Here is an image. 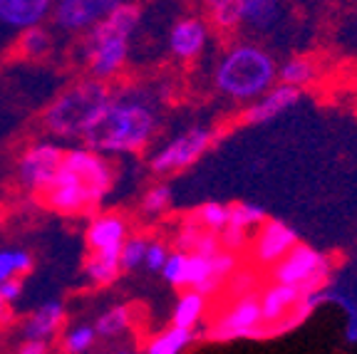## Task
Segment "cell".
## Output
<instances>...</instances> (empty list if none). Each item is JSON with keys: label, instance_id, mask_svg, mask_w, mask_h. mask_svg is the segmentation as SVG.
I'll list each match as a JSON object with an SVG mask.
<instances>
[{"label": "cell", "instance_id": "1", "mask_svg": "<svg viewBox=\"0 0 357 354\" xmlns=\"http://www.w3.org/2000/svg\"><path fill=\"white\" fill-rule=\"evenodd\" d=\"M114 183V169L105 154L89 149H70L62 156L55 178L45 188L43 201L62 216H84L105 201Z\"/></svg>", "mask_w": 357, "mask_h": 354}, {"label": "cell", "instance_id": "2", "mask_svg": "<svg viewBox=\"0 0 357 354\" xmlns=\"http://www.w3.org/2000/svg\"><path fill=\"white\" fill-rule=\"evenodd\" d=\"M159 119L144 97L137 94H114L95 122V127L84 134V146L100 151L105 156L112 154H134L142 151L156 134Z\"/></svg>", "mask_w": 357, "mask_h": 354}, {"label": "cell", "instance_id": "3", "mask_svg": "<svg viewBox=\"0 0 357 354\" xmlns=\"http://www.w3.org/2000/svg\"><path fill=\"white\" fill-rule=\"evenodd\" d=\"M139 8L122 0L109 15L87 30L84 62L92 77L107 82L122 72L129 57V45L139 28Z\"/></svg>", "mask_w": 357, "mask_h": 354}, {"label": "cell", "instance_id": "4", "mask_svg": "<svg viewBox=\"0 0 357 354\" xmlns=\"http://www.w3.org/2000/svg\"><path fill=\"white\" fill-rule=\"evenodd\" d=\"M112 100V89L102 79H82L67 87L47 105L43 114L45 129L60 139H82L102 116Z\"/></svg>", "mask_w": 357, "mask_h": 354}, {"label": "cell", "instance_id": "5", "mask_svg": "<svg viewBox=\"0 0 357 354\" xmlns=\"http://www.w3.org/2000/svg\"><path fill=\"white\" fill-rule=\"evenodd\" d=\"M275 79L273 57L256 45H238L223 55L216 67V87L231 100L261 97Z\"/></svg>", "mask_w": 357, "mask_h": 354}, {"label": "cell", "instance_id": "6", "mask_svg": "<svg viewBox=\"0 0 357 354\" xmlns=\"http://www.w3.org/2000/svg\"><path fill=\"white\" fill-rule=\"evenodd\" d=\"M273 266H275L273 280L293 285L301 293L323 288V282L328 280V270H330V261L323 253L312 250L310 245H298V243L278 263H273Z\"/></svg>", "mask_w": 357, "mask_h": 354}, {"label": "cell", "instance_id": "7", "mask_svg": "<svg viewBox=\"0 0 357 354\" xmlns=\"http://www.w3.org/2000/svg\"><path fill=\"white\" fill-rule=\"evenodd\" d=\"M206 337L213 342H231V339L266 337V322H263L261 302L256 295H238L229 310L213 320L206 330Z\"/></svg>", "mask_w": 357, "mask_h": 354}, {"label": "cell", "instance_id": "8", "mask_svg": "<svg viewBox=\"0 0 357 354\" xmlns=\"http://www.w3.org/2000/svg\"><path fill=\"white\" fill-rule=\"evenodd\" d=\"M65 151L52 141H38L30 149L22 151L17 161V181L33 196H43L45 188L50 186L57 169L62 164Z\"/></svg>", "mask_w": 357, "mask_h": 354}, {"label": "cell", "instance_id": "9", "mask_svg": "<svg viewBox=\"0 0 357 354\" xmlns=\"http://www.w3.org/2000/svg\"><path fill=\"white\" fill-rule=\"evenodd\" d=\"M213 134L208 129H189V132L178 134L169 141L167 146L156 151L151 156L149 167L154 174H172V171H181V169L191 167L194 161L201 159V154L211 146Z\"/></svg>", "mask_w": 357, "mask_h": 354}, {"label": "cell", "instance_id": "10", "mask_svg": "<svg viewBox=\"0 0 357 354\" xmlns=\"http://www.w3.org/2000/svg\"><path fill=\"white\" fill-rule=\"evenodd\" d=\"M236 270V255L234 250H216L211 255L189 253V266H186V288H194L199 293L208 295L218 293L221 285Z\"/></svg>", "mask_w": 357, "mask_h": 354}, {"label": "cell", "instance_id": "11", "mask_svg": "<svg viewBox=\"0 0 357 354\" xmlns=\"http://www.w3.org/2000/svg\"><path fill=\"white\" fill-rule=\"evenodd\" d=\"M122 0H55L52 20L67 33H87L92 25L109 15Z\"/></svg>", "mask_w": 357, "mask_h": 354}, {"label": "cell", "instance_id": "12", "mask_svg": "<svg viewBox=\"0 0 357 354\" xmlns=\"http://www.w3.org/2000/svg\"><path fill=\"white\" fill-rule=\"evenodd\" d=\"M296 243L298 236L293 228L285 226L283 221H268L261 223V231H258L256 243H253V253H256V261L261 266H273Z\"/></svg>", "mask_w": 357, "mask_h": 354}, {"label": "cell", "instance_id": "13", "mask_svg": "<svg viewBox=\"0 0 357 354\" xmlns=\"http://www.w3.org/2000/svg\"><path fill=\"white\" fill-rule=\"evenodd\" d=\"M55 0H0V25L8 30H25L40 25L52 13Z\"/></svg>", "mask_w": 357, "mask_h": 354}, {"label": "cell", "instance_id": "14", "mask_svg": "<svg viewBox=\"0 0 357 354\" xmlns=\"http://www.w3.org/2000/svg\"><path fill=\"white\" fill-rule=\"evenodd\" d=\"M67 322V310L60 300H50V302L40 305L38 310L25 320L22 327V337L25 339H40V342L50 344L52 339L60 334V330Z\"/></svg>", "mask_w": 357, "mask_h": 354}, {"label": "cell", "instance_id": "15", "mask_svg": "<svg viewBox=\"0 0 357 354\" xmlns=\"http://www.w3.org/2000/svg\"><path fill=\"white\" fill-rule=\"evenodd\" d=\"M206 38H208V30L204 25V20H199V17H184L169 33V50L178 60H194L204 50Z\"/></svg>", "mask_w": 357, "mask_h": 354}, {"label": "cell", "instance_id": "16", "mask_svg": "<svg viewBox=\"0 0 357 354\" xmlns=\"http://www.w3.org/2000/svg\"><path fill=\"white\" fill-rule=\"evenodd\" d=\"M127 236V221L119 213H100L87 226L89 250H119Z\"/></svg>", "mask_w": 357, "mask_h": 354}, {"label": "cell", "instance_id": "17", "mask_svg": "<svg viewBox=\"0 0 357 354\" xmlns=\"http://www.w3.org/2000/svg\"><path fill=\"white\" fill-rule=\"evenodd\" d=\"M298 100H301V92H298V87H290V84H280V87L271 89V92L266 89V97L258 100L256 105L248 107L243 119H245V124L271 122V119H275L278 114H283L285 109H290Z\"/></svg>", "mask_w": 357, "mask_h": 354}, {"label": "cell", "instance_id": "18", "mask_svg": "<svg viewBox=\"0 0 357 354\" xmlns=\"http://www.w3.org/2000/svg\"><path fill=\"white\" fill-rule=\"evenodd\" d=\"M301 298V290L285 282H275L263 293V298H258L263 312V322L266 325H278L275 332H280V322L285 320V315L290 312V307L296 305V300Z\"/></svg>", "mask_w": 357, "mask_h": 354}, {"label": "cell", "instance_id": "19", "mask_svg": "<svg viewBox=\"0 0 357 354\" xmlns=\"http://www.w3.org/2000/svg\"><path fill=\"white\" fill-rule=\"evenodd\" d=\"M122 266H119V250H92L84 263V275L89 277L92 285L105 288L117 280Z\"/></svg>", "mask_w": 357, "mask_h": 354}, {"label": "cell", "instance_id": "20", "mask_svg": "<svg viewBox=\"0 0 357 354\" xmlns=\"http://www.w3.org/2000/svg\"><path fill=\"white\" fill-rule=\"evenodd\" d=\"M194 339H196L194 327H181L172 322V327H167L164 332L154 334V337L146 342L144 352L146 354H178V352H184V349H189Z\"/></svg>", "mask_w": 357, "mask_h": 354}, {"label": "cell", "instance_id": "21", "mask_svg": "<svg viewBox=\"0 0 357 354\" xmlns=\"http://www.w3.org/2000/svg\"><path fill=\"white\" fill-rule=\"evenodd\" d=\"M204 312H206V295L189 288L178 295L176 305H174V312H172V322L174 325L194 327L196 330V325L201 322Z\"/></svg>", "mask_w": 357, "mask_h": 354}, {"label": "cell", "instance_id": "22", "mask_svg": "<svg viewBox=\"0 0 357 354\" xmlns=\"http://www.w3.org/2000/svg\"><path fill=\"white\" fill-rule=\"evenodd\" d=\"M278 0H241V22L253 30H268L278 20Z\"/></svg>", "mask_w": 357, "mask_h": 354}, {"label": "cell", "instance_id": "23", "mask_svg": "<svg viewBox=\"0 0 357 354\" xmlns=\"http://www.w3.org/2000/svg\"><path fill=\"white\" fill-rule=\"evenodd\" d=\"M132 325V307L127 305H114L109 310H105L95 322V330H97V337H105V339H114L119 334H124Z\"/></svg>", "mask_w": 357, "mask_h": 354}, {"label": "cell", "instance_id": "24", "mask_svg": "<svg viewBox=\"0 0 357 354\" xmlns=\"http://www.w3.org/2000/svg\"><path fill=\"white\" fill-rule=\"evenodd\" d=\"M52 47V35L50 30L43 28V22L40 25H33V28H25L20 30V38H17V50L22 52L25 57H45L50 52Z\"/></svg>", "mask_w": 357, "mask_h": 354}, {"label": "cell", "instance_id": "25", "mask_svg": "<svg viewBox=\"0 0 357 354\" xmlns=\"http://www.w3.org/2000/svg\"><path fill=\"white\" fill-rule=\"evenodd\" d=\"M95 325H75L60 334V349L67 354H84L97 344Z\"/></svg>", "mask_w": 357, "mask_h": 354}, {"label": "cell", "instance_id": "26", "mask_svg": "<svg viewBox=\"0 0 357 354\" xmlns=\"http://www.w3.org/2000/svg\"><path fill=\"white\" fill-rule=\"evenodd\" d=\"M33 270V255L28 250L6 248L0 250V282L8 277H22Z\"/></svg>", "mask_w": 357, "mask_h": 354}, {"label": "cell", "instance_id": "27", "mask_svg": "<svg viewBox=\"0 0 357 354\" xmlns=\"http://www.w3.org/2000/svg\"><path fill=\"white\" fill-rule=\"evenodd\" d=\"M206 10L223 30L236 28L241 22V0H206Z\"/></svg>", "mask_w": 357, "mask_h": 354}, {"label": "cell", "instance_id": "28", "mask_svg": "<svg viewBox=\"0 0 357 354\" xmlns=\"http://www.w3.org/2000/svg\"><path fill=\"white\" fill-rule=\"evenodd\" d=\"M186 266H189V253L181 248H176L174 253L167 255V261L162 266L164 280L172 285V288H186Z\"/></svg>", "mask_w": 357, "mask_h": 354}, {"label": "cell", "instance_id": "29", "mask_svg": "<svg viewBox=\"0 0 357 354\" xmlns=\"http://www.w3.org/2000/svg\"><path fill=\"white\" fill-rule=\"evenodd\" d=\"M312 75H315L312 62L305 60V57H293V60H288L280 67V79H283V84H290V87H303V84L310 82Z\"/></svg>", "mask_w": 357, "mask_h": 354}, {"label": "cell", "instance_id": "30", "mask_svg": "<svg viewBox=\"0 0 357 354\" xmlns=\"http://www.w3.org/2000/svg\"><path fill=\"white\" fill-rule=\"evenodd\" d=\"M146 243L142 236H127L119 248V266L122 270H137V268L144 263V250H146Z\"/></svg>", "mask_w": 357, "mask_h": 354}, {"label": "cell", "instance_id": "31", "mask_svg": "<svg viewBox=\"0 0 357 354\" xmlns=\"http://www.w3.org/2000/svg\"><path fill=\"white\" fill-rule=\"evenodd\" d=\"M266 221V210L256 203H236L234 208H229V223L241 228H253V226H261Z\"/></svg>", "mask_w": 357, "mask_h": 354}, {"label": "cell", "instance_id": "32", "mask_svg": "<svg viewBox=\"0 0 357 354\" xmlns=\"http://www.w3.org/2000/svg\"><path fill=\"white\" fill-rule=\"evenodd\" d=\"M194 221H199L201 226L208 228V231L221 233L223 228H226V223H229V208L223 203H206L196 210Z\"/></svg>", "mask_w": 357, "mask_h": 354}, {"label": "cell", "instance_id": "33", "mask_svg": "<svg viewBox=\"0 0 357 354\" xmlns=\"http://www.w3.org/2000/svg\"><path fill=\"white\" fill-rule=\"evenodd\" d=\"M169 206H172V188H169L167 183H159V186L146 191L142 208H144V213H149V216H162L164 210H169Z\"/></svg>", "mask_w": 357, "mask_h": 354}, {"label": "cell", "instance_id": "34", "mask_svg": "<svg viewBox=\"0 0 357 354\" xmlns=\"http://www.w3.org/2000/svg\"><path fill=\"white\" fill-rule=\"evenodd\" d=\"M218 238H221V245L226 250H238L248 243V233H245V228L234 226V223H226V228L218 233Z\"/></svg>", "mask_w": 357, "mask_h": 354}, {"label": "cell", "instance_id": "35", "mask_svg": "<svg viewBox=\"0 0 357 354\" xmlns=\"http://www.w3.org/2000/svg\"><path fill=\"white\" fill-rule=\"evenodd\" d=\"M167 255H169V250H167V245H162V243H146V250H144V263L142 266H146L149 270H162V266H164V261H167Z\"/></svg>", "mask_w": 357, "mask_h": 354}, {"label": "cell", "instance_id": "36", "mask_svg": "<svg viewBox=\"0 0 357 354\" xmlns=\"http://www.w3.org/2000/svg\"><path fill=\"white\" fill-rule=\"evenodd\" d=\"M22 295V280L20 277H8V280L0 282V298L6 300L8 305L17 302Z\"/></svg>", "mask_w": 357, "mask_h": 354}, {"label": "cell", "instance_id": "37", "mask_svg": "<svg viewBox=\"0 0 357 354\" xmlns=\"http://www.w3.org/2000/svg\"><path fill=\"white\" fill-rule=\"evenodd\" d=\"M251 282H253V277L248 275V272H238V275L231 280V293H234L236 298H238V295L251 293V288H253Z\"/></svg>", "mask_w": 357, "mask_h": 354}, {"label": "cell", "instance_id": "38", "mask_svg": "<svg viewBox=\"0 0 357 354\" xmlns=\"http://www.w3.org/2000/svg\"><path fill=\"white\" fill-rule=\"evenodd\" d=\"M20 354H47L50 352V344L40 342V339H22V344L17 347Z\"/></svg>", "mask_w": 357, "mask_h": 354}, {"label": "cell", "instance_id": "39", "mask_svg": "<svg viewBox=\"0 0 357 354\" xmlns=\"http://www.w3.org/2000/svg\"><path fill=\"white\" fill-rule=\"evenodd\" d=\"M8 307H10V305H8L6 300L0 298V325H3V322H8V317H10V312H8Z\"/></svg>", "mask_w": 357, "mask_h": 354}]
</instances>
